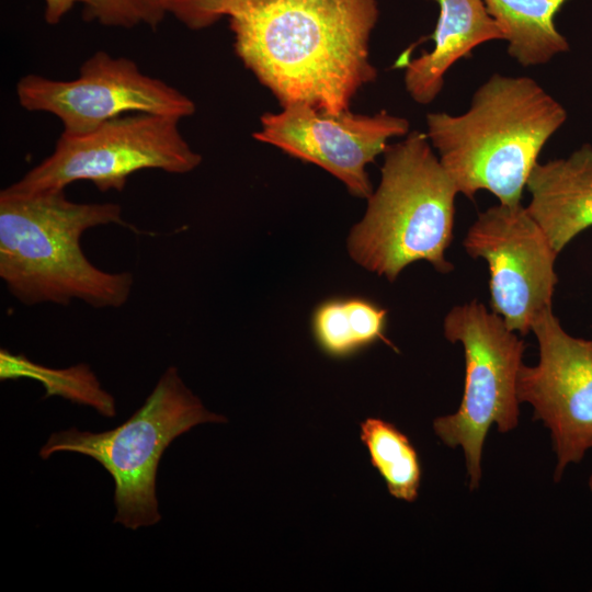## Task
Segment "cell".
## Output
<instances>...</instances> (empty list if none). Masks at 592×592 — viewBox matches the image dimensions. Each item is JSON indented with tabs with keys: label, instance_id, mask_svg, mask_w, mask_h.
Instances as JSON below:
<instances>
[{
	"label": "cell",
	"instance_id": "1",
	"mask_svg": "<svg viewBox=\"0 0 592 592\" xmlns=\"http://www.w3.org/2000/svg\"><path fill=\"white\" fill-rule=\"evenodd\" d=\"M236 55L278 100L340 113L377 77L376 0H227Z\"/></svg>",
	"mask_w": 592,
	"mask_h": 592
},
{
	"label": "cell",
	"instance_id": "2",
	"mask_svg": "<svg viewBox=\"0 0 592 592\" xmlns=\"http://www.w3.org/2000/svg\"><path fill=\"white\" fill-rule=\"evenodd\" d=\"M110 224L130 228L118 204L75 203L65 190L5 187L0 192L1 280L27 306H67L79 299L95 308L122 307L129 298L133 275L94 266L80 246L86 230Z\"/></svg>",
	"mask_w": 592,
	"mask_h": 592
},
{
	"label": "cell",
	"instance_id": "3",
	"mask_svg": "<svg viewBox=\"0 0 592 592\" xmlns=\"http://www.w3.org/2000/svg\"><path fill=\"white\" fill-rule=\"evenodd\" d=\"M566 119L565 107L534 79L494 73L463 114L429 113L425 134L458 193L473 200L483 190L515 205Z\"/></svg>",
	"mask_w": 592,
	"mask_h": 592
},
{
	"label": "cell",
	"instance_id": "4",
	"mask_svg": "<svg viewBox=\"0 0 592 592\" xmlns=\"http://www.w3.org/2000/svg\"><path fill=\"white\" fill-rule=\"evenodd\" d=\"M458 191L426 134L413 130L384 152L380 181L348 237L350 257L389 281L415 261L446 273Z\"/></svg>",
	"mask_w": 592,
	"mask_h": 592
},
{
	"label": "cell",
	"instance_id": "5",
	"mask_svg": "<svg viewBox=\"0 0 592 592\" xmlns=\"http://www.w3.org/2000/svg\"><path fill=\"white\" fill-rule=\"evenodd\" d=\"M226 422L204 408L170 366L145 403L123 424L101 433L69 429L53 433L39 451L43 459L56 452H75L94 458L115 483V523L137 530L158 523L156 497L160 458L179 435L193 426Z\"/></svg>",
	"mask_w": 592,
	"mask_h": 592
},
{
	"label": "cell",
	"instance_id": "6",
	"mask_svg": "<svg viewBox=\"0 0 592 592\" xmlns=\"http://www.w3.org/2000/svg\"><path fill=\"white\" fill-rule=\"evenodd\" d=\"M444 335L459 342L465 355L464 392L457 410L434 420L433 429L448 447L465 456L470 490L482 476V451L492 425L502 432L517 426V375L524 342L501 316L482 303L454 306L445 316Z\"/></svg>",
	"mask_w": 592,
	"mask_h": 592
},
{
	"label": "cell",
	"instance_id": "7",
	"mask_svg": "<svg viewBox=\"0 0 592 592\" xmlns=\"http://www.w3.org/2000/svg\"><path fill=\"white\" fill-rule=\"evenodd\" d=\"M179 118L133 113L110 119L80 135L61 134L50 156L11 186L23 192L65 190L90 181L101 192L124 190L127 179L144 169L184 174L202 157L179 130Z\"/></svg>",
	"mask_w": 592,
	"mask_h": 592
},
{
	"label": "cell",
	"instance_id": "8",
	"mask_svg": "<svg viewBox=\"0 0 592 592\" xmlns=\"http://www.w3.org/2000/svg\"><path fill=\"white\" fill-rule=\"evenodd\" d=\"M19 103L27 111L57 116L64 134L80 135L126 113H149L182 119L194 102L167 82L143 73L136 62L99 50L68 81L27 75L16 84Z\"/></svg>",
	"mask_w": 592,
	"mask_h": 592
},
{
	"label": "cell",
	"instance_id": "9",
	"mask_svg": "<svg viewBox=\"0 0 592 592\" xmlns=\"http://www.w3.org/2000/svg\"><path fill=\"white\" fill-rule=\"evenodd\" d=\"M463 247L488 263L492 311L514 332L532 331L535 320L551 309L558 253L526 207H489L470 226Z\"/></svg>",
	"mask_w": 592,
	"mask_h": 592
},
{
	"label": "cell",
	"instance_id": "10",
	"mask_svg": "<svg viewBox=\"0 0 592 592\" xmlns=\"http://www.w3.org/2000/svg\"><path fill=\"white\" fill-rule=\"evenodd\" d=\"M539 360L522 364L517 398L550 433L557 463L555 478L592 451V339L570 335L553 308L533 323Z\"/></svg>",
	"mask_w": 592,
	"mask_h": 592
},
{
	"label": "cell",
	"instance_id": "11",
	"mask_svg": "<svg viewBox=\"0 0 592 592\" xmlns=\"http://www.w3.org/2000/svg\"><path fill=\"white\" fill-rule=\"evenodd\" d=\"M253 138L287 155L317 164L340 180L360 198L373 193L366 167L384 153L394 137L410 132L401 116L380 111L373 115L348 111L329 113L305 103L265 113Z\"/></svg>",
	"mask_w": 592,
	"mask_h": 592
},
{
	"label": "cell",
	"instance_id": "12",
	"mask_svg": "<svg viewBox=\"0 0 592 592\" xmlns=\"http://www.w3.org/2000/svg\"><path fill=\"white\" fill-rule=\"evenodd\" d=\"M525 189L531 195L526 209L560 253L592 227V146L584 144L567 158L537 162Z\"/></svg>",
	"mask_w": 592,
	"mask_h": 592
},
{
	"label": "cell",
	"instance_id": "13",
	"mask_svg": "<svg viewBox=\"0 0 592 592\" xmlns=\"http://www.w3.org/2000/svg\"><path fill=\"white\" fill-rule=\"evenodd\" d=\"M432 1L440 8L435 29L429 36L434 45L430 52L402 66L406 91L422 105L430 104L440 94L444 76L455 62L470 56L483 43L504 41L482 0Z\"/></svg>",
	"mask_w": 592,
	"mask_h": 592
},
{
	"label": "cell",
	"instance_id": "14",
	"mask_svg": "<svg viewBox=\"0 0 592 592\" xmlns=\"http://www.w3.org/2000/svg\"><path fill=\"white\" fill-rule=\"evenodd\" d=\"M500 26L508 54L523 67L547 64L569 50L555 18L568 0H482Z\"/></svg>",
	"mask_w": 592,
	"mask_h": 592
},
{
	"label": "cell",
	"instance_id": "15",
	"mask_svg": "<svg viewBox=\"0 0 592 592\" xmlns=\"http://www.w3.org/2000/svg\"><path fill=\"white\" fill-rule=\"evenodd\" d=\"M387 311L361 297L332 298L312 315V333L330 356H349L378 340L386 341Z\"/></svg>",
	"mask_w": 592,
	"mask_h": 592
},
{
	"label": "cell",
	"instance_id": "16",
	"mask_svg": "<svg viewBox=\"0 0 592 592\" xmlns=\"http://www.w3.org/2000/svg\"><path fill=\"white\" fill-rule=\"evenodd\" d=\"M361 440L389 493L399 500L414 501L422 471L418 453L408 436L392 423L367 418L361 423Z\"/></svg>",
	"mask_w": 592,
	"mask_h": 592
},
{
	"label": "cell",
	"instance_id": "17",
	"mask_svg": "<svg viewBox=\"0 0 592 592\" xmlns=\"http://www.w3.org/2000/svg\"><path fill=\"white\" fill-rule=\"evenodd\" d=\"M0 377L13 379L29 377L39 380L46 396H61L80 405L95 408L100 413L113 417L115 406L113 397L102 389L99 380L88 365L79 364L66 369H54L38 365L24 355L0 352Z\"/></svg>",
	"mask_w": 592,
	"mask_h": 592
},
{
	"label": "cell",
	"instance_id": "18",
	"mask_svg": "<svg viewBox=\"0 0 592 592\" xmlns=\"http://www.w3.org/2000/svg\"><path fill=\"white\" fill-rule=\"evenodd\" d=\"M86 21H98L106 26L133 27L147 24L156 29L166 10L161 0H83Z\"/></svg>",
	"mask_w": 592,
	"mask_h": 592
},
{
	"label": "cell",
	"instance_id": "19",
	"mask_svg": "<svg viewBox=\"0 0 592 592\" xmlns=\"http://www.w3.org/2000/svg\"><path fill=\"white\" fill-rule=\"evenodd\" d=\"M167 13L173 14L191 30H202L224 16L227 0H161Z\"/></svg>",
	"mask_w": 592,
	"mask_h": 592
},
{
	"label": "cell",
	"instance_id": "20",
	"mask_svg": "<svg viewBox=\"0 0 592 592\" xmlns=\"http://www.w3.org/2000/svg\"><path fill=\"white\" fill-rule=\"evenodd\" d=\"M83 0H45V20L48 24H57L77 2Z\"/></svg>",
	"mask_w": 592,
	"mask_h": 592
},
{
	"label": "cell",
	"instance_id": "21",
	"mask_svg": "<svg viewBox=\"0 0 592 592\" xmlns=\"http://www.w3.org/2000/svg\"><path fill=\"white\" fill-rule=\"evenodd\" d=\"M589 488L592 491V474H591V476L589 478Z\"/></svg>",
	"mask_w": 592,
	"mask_h": 592
}]
</instances>
